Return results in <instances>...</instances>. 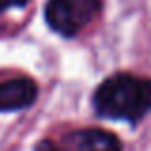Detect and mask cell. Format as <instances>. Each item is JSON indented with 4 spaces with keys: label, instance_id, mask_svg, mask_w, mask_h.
Segmentation results:
<instances>
[{
    "label": "cell",
    "instance_id": "cell-1",
    "mask_svg": "<svg viewBox=\"0 0 151 151\" xmlns=\"http://www.w3.org/2000/svg\"><path fill=\"white\" fill-rule=\"evenodd\" d=\"M92 103L98 117L138 124L151 111V78L117 73L96 88Z\"/></svg>",
    "mask_w": 151,
    "mask_h": 151
},
{
    "label": "cell",
    "instance_id": "cell-2",
    "mask_svg": "<svg viewBox=\"0 0 151 151\" xmlns=\"http://www.w3.org/2000/svg\"><path fill=\"white\" fill-rule=\"evenodd\" d=\"M101 0H48L44 21L54 33L73 38L100 15Z\"/></svg>",
    "mask_w": 151,
    "mask_h": 151
},
{
    "label": "cell",
    "instance_id": "cell-3",
    "mask_svg": "<svg viewBox=\"0 0 151 151\" xmlns=\"http://www.w3.org/2000/svg\"><path fill=\"white\" fill-rule=\"evenodd\" d=\"M38 96L37 82L29 77H15L0 82V113L27 109Z\"/></svg>",
    "mask_w": 151,
    "mask_h": 151
},
{
    "label": "cell",
    "instance_id": "cell-4",
    "mask_svg": "<svg viewBox=\"0 0 151 151\" xmlns=\"http://www.w3.org/2000/svg\"><path fill=\"white\" fill-rule=\"evenodd\" d=\"M67 151H122V144L115 134L100 128L77 130L65 136Z\"/></svg>",
    "mask_w": 151,
    "mask_h": 151
},
{
    "label": "cell",
    "instance_id": "cell-5",
    "mask_svg": "<svg viewBox=\"0 0 151 151\" xmlns=\"http://www.w3.org/2000/svg\"><path fill=\"white\" fill-rule=\"evenodd\" d=\"M29 4V0H0V14L6 10H21Z\"/></svg>",
    "mask_w": 151,
    "mask_h": 151
},
{
    "label": "cell",
    "instance_id": "cell-6",
    "mask_svg": "<svg viewBox=\"0 0 151 151\" xmlns=\"http://www.w3.org/2000/svg\"><path fill=\"white\" fill-rule=\"evenodd\" d=\"M35 151H67V149L61 147V145H58L52 140H42V142H38V144L35 145Z\"/></svg>",
    "mask_w": 151,
    "mask_h": 151
}]
</instances>
